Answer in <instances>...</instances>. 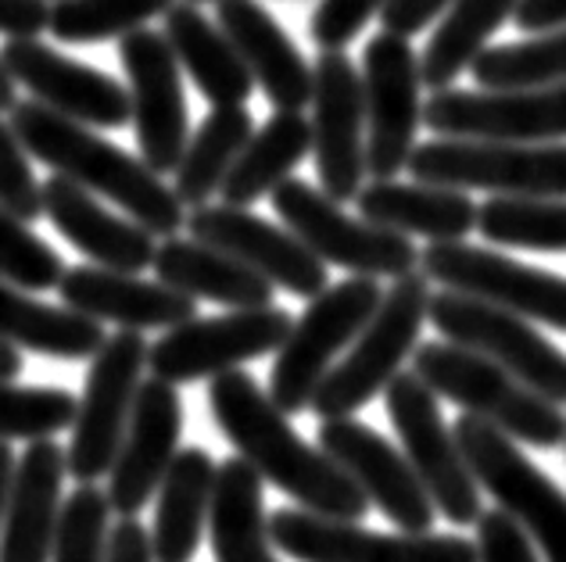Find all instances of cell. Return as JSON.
<instances>
[{"instance_id": "obj_53", "label": "cell", "mask_w": 566, "mask_h": 562, "mask_svg": "<svg viewBox=\"0 0 566 562\" xmlns=\"http://www.w3.org/2000/svg\"><path fill=\"white\" fill-rule=\"evenodd\" d=\"M563 445H566V437H563Z\"/></svg>"}, {"instance_id": "obj_1", "label": "cell", "mask_w": 566, "mask_h": 562, "mask_svg": "<svg viewBox=\"0 0 566 562\" xmlns=\"http://www.w3.org/2000/svg\"><path fill=\"white\" fill-rule=\"evenodd\" d=\"M208 409H212L216 426L237 448V455L248 458L262 480L276 484L302 509L355 523L369 512L363 487L323 448L305 445L287 423V412H280L273 397L259 388V380L244 373L241 365L212 377Z\"/></svg>"}, {"instance_id": "obj_10", "label": "cell", "mask_w": 566, "mask_h": 562, "mask_svg": "<svg viewBox=\"0 0 566 562\" xmlns=\"http://www.w3.org/2000/svg\"><path fill=\"white\" fill-rule=\"evenodd\" d=\"M147 348L151 344H144L140 330H118L94 351L72 420V445L65 448V469L80 484L112 473L147 369Z\"/></svg>"}, {"instance_id": "obj_6", "label": "cell", "mask_w": 566, "mask_h": 562, "mask_svg": "<svg viewBox=\"0 0 566 562\" xmlns=\"http://www.w3.org/2000/svg\"><path fill=\"white\" fill-rule=\"evenodd\" d=\"M452 434L476 484L499 501V509L524 527L548 562H566V495L559 487L516 448L510 434L473 412L455 420Z\"/></svg>"}, {"instance_id": "obj_38", "label": "cell", "mask_w": 566, "mask_h": 562, "mask_svg": "<svg viewBox=\"0 0 566 562\" xmlns=\"http://www.w3.org/2000/svg\"><path fill=\"white\" fill-rule=\"evenodd\" d=\"M176 0H54L51 33L62 43L118 40L166 14Z\"/></svg>"}, {"instance_id": "obj_14", "label": "cell", "mask_w": 566, "mask_h": 562, "mask_svg": "<svg viewBox=\"0 0 566 562\" xmlns=\"http://www.w3.org/2000/svg\"><path fill=\"white\" fill-rule=\"evenodd\" d=\"M423 76L409 36L380 33L363 54V105H366V172L395 180L409 166L416 129L423 126Z\"/></svg>"}, {"instance_id": "obj_19", "label": "cell", "mask_w": 566, "mask_h": 562, "mask_svg": "<svg viewBox=\"0 0 566 562\" xmlns=\"http://www.w3.org/2000/svg\"><path fill=\"white\" fill-rule=\"evenodd\" d=\"M319 448L363 487L369 506H377L387 520L406 534H423L434 527V501L409 466L406 452L352 416L319 423Z\"/></svg>"}, {"instance_id": "obj_7", "label": "cell", "mask_w": 566, "mask_h": 562, "mask_svg": "<svg viewBox=\"0 0 566 562\" xmlns=\"http://www.w3.org/2000/svg\"><path fill=\"white\" fill-rule=\"evenodd\" d=\"M416 180L516 198H566V144H510L438 137L416 144L406 166Z\"/></svg>"}, {"instance_id": "obj_41", "label": "cell", "mask_w": 566, "mask_h": 562, "mask_svg": "<svg viewBox=\"0 0 566 562\" xmlns=\"http://www.w3.org/2000/svg\"><path fill=\"white\" fill-rule=\"evenodd\" d=\"M65 273L62 255L0 204V276L25 290H51Z\"/></svg>"}, {"instance_id": "obj_30", "label": "cell", "mask_w": 566, "mask_h": 562, "mask_svg": "<svg viewBox=\"0 0 566 562\" xmlns=\"http://www.w3.org/2000/svg\"><path fill=\"white\" fill-rule=\"evenodd\" d=\"M216 463L205 448H180L158 487V509L151 527L155 562H190L212 509Z\"/></svg>"}, {"instance_id": "obj_9", "label": "cell", "mask_w": 566, "mask_h": 562, "mask_svg": "<svg viewBox=\"0 0 566 562\" xmlns=\"http://www.w3.org/2000/svg\"><path fill=\"white\" fill-rule=\"evenodd\" d=\"M427 319L434 322V330L444 340L484 354L548 402L566 405V354L556 344H548L531 327V319L459 290L430 294Z\"/></svg>"}, {"instance_id": "obj_17", "label": "cell", "mask_w": 566, "mask_h": 562, "mask_svg": "<svg viewBox=\"0 0 566 562\" xmlns=\"http://www.w3.org/2000/svg\"><path fill=\"white\" fill-rule=\"evenodd\" d=\"M423 126L459 140L556 144L566 140V83L481 94L444 86L423 105Z\"/></svg>"}, {"instance_id": "obj_29", "label": "cell", "mask_w": 566, "mask_h": 562, "mask_svg": "<svg viewBox=\"0 0 566 562\" xmlns=\"http://www.w3.org/2000/svg\"><path fill=\"white\" fill-rule=\"evenodd\" d=\"M155 273L161 284L190 294L193 301H216L227 308H262L273 305V284L262 273L248 269L227 251L193 236H166L155 251Z\"/></svg>"}, {"instance_id": "obj_31", "label": "cell", "mask_w": 566, "mask_h": 562, "mask_svg": "<svg viewBox=\"0 0 566 562\" xmlns=\"http://www.w3.org/2000/svg\"><path fill=\"white\" fill-rule=\"evenodd\" d=\"M208 534L216 562H280L262 509V477L241 455L216 466Z\"/></svg>"}, {"instance_id": "obj_45", "label": "cell", "mask_w": 566, "mask_h": 562, "mask_svg": "<svg viewBox=\"0 0 566 562\" xmlns=\"http://www.w3.org/2000/svg\"><path fill=\"white\" fill-rule=\"evenodd\" d=\"M449 4L452 0H387V4L380 8L384 33H398V36L423 33L430 22L441 19Z\"/></svg>"}, {"instance_id": "obj_22", "label": "cell", "mask_w": 566, "mask_h": 562, "mask_svg": "<svg viewBox=\"0 0 566 562\" xmlns=\"http://www.w3.org/2000/svg\"><path fill=\"white\" fill-rule=\"evenodd\" d=\"M184 434V402L176 383L140 380L137 402L129 412V426L112 463L108 501L118 516H140L144 506L158 495L161 480L180 452Z\"/></svg>"}, {"instance_id": "obj_51", "label": "cell", "mask_w": 566, "mask_h": 562, "mask_svg": "<svg viewBox=\"0 0 566 562\" xmlns=\"http://www.w3.org/2000/svg\"><path fill=\"white\" fill-rule=\"evenodd\" d=\"M14 105V79L8 76V68L0 65V112H11Z\"/></svg>"}, {"instance_id": "obj_15", "label": "cell", "mask_w": 566, "mask_h": 562, "mask_svg": "<svg viewBox=\"0 0 566 562\" xmlns=\"http://www.w3.org/2000/svg\"><path fill=\"white\" fill-rule=\"evenodd\" d=\"M118 62L129 79V123L137 129L140 158L144 166L166 176L180 166L190 137L184 68L176 62L166 33L147 25L118 36Z\"/></svg>"}, {"instance_id": "obj_28", "label": "cell", "mask_w": 566, "mask_h": 562, "mask_svg": "<svg viewBox=\"0 0 566 562\" xmlns=\"http://www.w3.org/2000/svg\"><path fill=\"white\" fill-rule=\"evenodd\" d=\"M166 40L205 100H212L216 108L248 105L255 79H251L244 57L237 54L219 22L208 19L193 0H180L166 11Z\"/></svg>"}, {"instance_id": "obj_47", "label": "cell", "mask_w": 566, "mask_h": 562, "mask_svg": "<svg viewBox=\"0 0 566 562\" xmlns=\"http://www.w3.org/2000/svg\"><path fill=\"white\" fill-rule=\"evenodd\" d=\"M104 562H155L151 530L137 516H123L108 534V559Z\"/></svg>"}, {"instance_id": "obj_34", "label": "cell", "mask_w": 566, "mask_h": 562, "mask_svg": "<svg viewBox=\"0 0 566 562\" xmlns=\"http://www.w3.org/2000/svg\"><path fill=\"white\" fill-rule=\"evenodd\" d=\"M251 132H255V118L244 105H222L205 115L198 132L187 137L180 166L172 169V190L184 201V209H201L208 198L219 194Z\"/></svg>"}, {"instance_id": "obj_4", "label": "cell", "mask_w": 566, "mask_h": 562, "mask_svg": "<svg viewBox=\"0 0 566 562\" xmlns=\"http://www.w3.org/2000/svg\"><path fill=\"white\" fill-rule=\"evenodd\" d=\"M427 305L430 279L416 269L398 276L391 290L380 298L377 312L352 340V351L319 380L308 409L319 420H337L352 416V412L374 402L377 394H384L401 362L416 351V340H420V330L427 322Z\"/></svg>"}, {"instance_id": "obj_20", "label": "cell", "mask_w": 566, "mask_h": 562, "mask_svg": "<svg viewBox=\"0 0 566 562\" xmlns=\"http://www.w3.org/2000/svg\"><path fill=\"white\" fill-rule=\"evenodd\" d=\"M0 65L33 94V100L57 115L97 129H123L129 123V91L123 83L48 47L36 36L8 40L0 47Z\"/></svg>"}, {"instance_id": "obj_33", "label": "cell", "mask_w": 566, "mask_h": 562, "mask_svg": "<svg viewBox=\"0 0 566 562\" xmlns=\"http://www.w3.org/2000/svg\"><path fill=\"white\" fill-rule=\"evenodd\" d=\"M312 151V123L302 112H276L259 132H251L244 151L222 180L219 194L227 204L248 209L287 180Z\"/></svg>"}, {"instance_id": "obj_44", "label": "cell", "mask_w": 566, "mask_h": 562, "mask_svg": "<svg viewBox=\"0 0 566 562\" xmlns=\"http://www.w3.org/2000/svg\"><path fill=\"white\" fill-rule=\"evenodd\" d=\"M476 555L481 562H538L524 527L513 523L502 509L476 516Z\"/></svg>"}, {"instance_id": "obj_48", "label": "cell", "mask_w": 566, "mask_h": 562, "mask_svg": "<svg viewBox=\"0 0 566 562\" xmlns=\"http://www.w3.org/2000/svg\"><path fill=\"white\" fill-rule=\"evenodd\" d=\"M513 25L524 33H548L566 25V0H516Z\"/></svg>"}, {"instance_id": "obj_26", "label": "cell", "mask_w": 566, "mask_h": 562, "mask_svg": "<svg viewBox=\"0 0 566 562\" xmlns=\"http://www.w3.org/2000/svg\"><path fill=\"white\" fill-rule=\"evenodd\" d=\"M216 22L276 112H302L312 105V65L270 11L255 0H219Z\"/></svg>"}, {"instance_id": "obj_24", "label": "cell", "mask_w": 566, "mask_h": 562, "mask_svg": "<svg viewBox=\"0 0 566 562\" xmlns=\"http://www.w3.org/2000/svg\"><path fill=\"white\" fill-rule=\"evenodd\" d=\"M43 215L65 241L83 251L94 265L123 273H144L155 262V233H147L140 223L108 212L86 187L72 183L69 176H51L40 187Z\"/></svg>"}, {"instance_id": "obj_25", "label": "cell", "mask_w": 566, "mask_h": 562, "mask_svg": "<svg viewBox=\"0 0 566 562\" xmlns=\"http://www.w3.org/2000/svg\"><path fill=\"white\" fill-rule=\"evenodd\" d=\"M65 473V452L57 441H29L25 455L14 463L0 523V562H51Z\"/></svg>"}, {"instance_id": "obj_11", "label": "cell", "mask_w": 566, "mask_h": 562, "mask_svg": "<svg viewBox=\"0 0 566 562\" xmlns=\"http://www.w3.org/2000/svg\"><path fill=\"white\" fill-rule=\"evenodd\" d=\"M387 416L401 437L409 466L427 487L434 509L444 512V520L455 527H470L481 516V484L459 452L455 434L444 426L438 394L416 373H398L384 388Z\"/></svg>"}, {"instance_id": "obj_8", "label": "cell", "mask_w": 566, "mask_h": 562, "mask_svg": "<svg viewBox=\"0 0 566 562\" xmlns=\"http://www.w3.org/2000/svg\"><path fill=\"white\" fill-rule=\"evenodd\" d=\"M270 198L273 212L287 223V230L323 262L377 279H398L420 265V251L406 233L366 223V219L359 223V219L345 215L334 198H326L305 180L287 176Z\"/></svg>"}, {"instance_id": "obj_18", "label": "cell", "mask_w": 566, "mask_h": 562, "mask_svg": "<svg viewBox=\"0 0 566 562\" xmlns=\"http://www.w3.org/2000/svg\"><path fill=\"white\" fill-rule=\"evenodd\" d=\"M312 155L319 187L337 204L355 201L366 180L363 76L345 51H319L312 65Z\"/></svg>"}, {"instance_id": "obj_3", "label": "cell", "mask_w": 566, "mask_h": 562, "mask_svg": "<svg viewBox=\"0 0 566 562\" xmlns=\"http://www.w3.org/2000/svg\"><path fill=\"white\" fill-rule=\"evenodd\" d=\"M412 373L438 397H449L459 409L495 423L513 441L542 452L563 445L566 416L559 405L531 391L527 383H520L484 354L459 348L452 340H430V344H416Z\"/></svg>"}, {"instance_id": "obj_39", "label": "cell", "mask_w": 566, "mask_h": 562, "mask_svg": "<svg viewBox=\"0 0 566 562\" xmlns=\"http://www.w3.org/2000/svg\"><path fill=\"white\" fill-rule=\"evenodd\" d=\"M112 534V501L94 484H80L57 509L51 562H104Z\"/></svg>"}, {"instance_id": "obj_36", "label": "cell", "mask_w": 566, "mask_h": 562, "mask_svg": "<svg viewBox=\"0 0 566 562\" xmlns=\"http://www.w3.org/2000/svg\"><path fill=\"white\" fill-rule=\"evenodd\" d=\"M476 233L488 244L566 255V198L495 194L476 204Z\"/></svg>"}, {"instance_id": "obj_23", "label": "cell", "mask_w": 566, "mask_h": 562, "mask_svg": "<svg viewBox=\"0 0 566 562\" xmlns=\"http://www.w3.org/2000/svg\"><path fill=\"white\" fill-rule=\"evenodd\" d=\"M57 298L97 322L118 330H169L198 316V301L161 279H140L137 273L76 265L57 279Z\"/></svg>"}, {"instance_id": "obj_40", "label": "cell", "mask_w": 566, "mask_h": 562, "mask_svg": "<svg viewBox=\"0 0 566 562\" xmlns=\"http://www.w3.org/2000/svg\"><path fill=\"white\" fill-rule=\"evenodd\" d=\"M76 397L62 388H19L0 380V441H43L72 426Z\"/></svg>"}, {"instance_id": "obj_2", "label": "cell", "mask_w": 566, "mask_h": 562, "mask_svg": "<svg viewBox=\"0 0 566 562\" xmlns=\"http://www.w3.org/2000/svg\"><path fill=\"white\" fill-rule=\"evenodd\" d=\"M8 126L36 161L51 166L57 176H69L91 194L108 198L147 233L176 236V230L187 226V209L176 190L151 166H144V158L126 155L86 123L57 115L40 100H14Z\"/></svg>"}, {"instance_id": "obj_13", "label": "cell", "mask_w": 566, "mask_h": 562, "mask_svg": "<svg viewBox=\"0 0 566 562\" xmlns=\"http://www.w3.org/2000/svg\"><path fill=\"white\" fill-rule=\"evenodd\" d=\"M420 273L438 279L444 290L470 294L476 301L499 305L505 312L566 333V279L548 269H534L463 241H430V247L420 251Z\"/></svg>"}, {"instance_id": "obj_12", "label": "cell", "mask_w": 566, "mask_h": 562, "mask_svg": "<svg viewBox=\"0 0 566 562\" xmlns=\"http://www.w3.org/2000/svg\"><path fill=\"white\" fill-rule=\"evenodd\" d=\"M291 316L276 305L262 308H233L227 316L187 319L169 327L147 348V369L166 383H198L212 380L227 369L255 362L273 354L291 330Z\"/></svg>"}, {"instance_id": "obj_35", "label": "cell", "mask_w": 566, "mask_h": 562, "mask_svg": "<svg viewBox=\"0 0 566 562\" xmlns=\"http://www.w3.org/2000/svg\"><path fill=\"white\" fill-rule=\"evenodd\" d=\"M516 0H452L444 8V22L434 29L420 57V76L430 91H444L473 65L491 33L513 19Z\"/></svg>"}, {"instance_id": "obj_16", "label": "cell", "mask_w": 566, "mask_h": 562, "mask_svg": "<svg viewBox=\"0 0 566 562\" xmlns=\"http://www.w3.org/2000/svg\"><path fill=\"white\" fill-rule=\"evenodd\" d=\"M273 544L297 562H481L476 544L455 534H374L355 520H331L308 509L270 516Z\"/></svg>"}, {"instance_id": "obj_49", "label": "cell", "mask_w": 566, "mask_h": 562, "mask_svg": "<svg viewBox=\"0 0 566 562\" xmlns=\"http://www.w3.org/2000/svg\"><path fill=\"white\" fill-rule=\"evenodd\" d=\"M14 452L8 441H0V523H4V506H8V491H11V477H14Z\"/></svg>"}, {"instance_id": "obj_5", "label": "cell", "mask_w": 566, "mask_h": 562, "mask_svg": "<svg viewBox=\"0 0 566 562\" xmlns=\"http://www.w3.org/2000/svg\"><path fill=\"white\" fill-rule=\"evenodd\" d=\"M384 290L377 276H352L334 287H323L316 298H308L302 319L291 322L287 337L276 348L270 397L280 412H305L312 405L319 380L331 373V365L345 351L359 330L377 312Z\"/></svg>"}, {"instance_id": "obj_46", "label": "cell", "mask_w": 566, "mask_h": 562, "mask_svg": "<svg viewBox=\"0 0 566 562\" xmlns=\"http://www.w3.org/2000/svg\"><path fill=\"white\" fill-rule=\"evenodd\" d=\"M51 29V0H0V33L8 40L40 36Z\"/></svg>"}, {"instance_id": "obj_43", "label": "cell", "mask_w": 566, "mask_h": 562, "mask_svg": "<svg viewBox=\"0 0 566 562\" xmlns=\"http://www.w3.org/2000/svg\"><path fill=\"white\" fill-rule=\"evenodd\" d=\"M384 4L387 0H319V8L312 11L308 36L323 51H340L363 33L374 14H380Z\"/></svg>"}, {"instance_id": "obj_52", "label": "cell", "mask_w": 566, "mask_h": 562, "mask_svg": "<svg viewBox=\"0 0 566 562\" xmlns=\"http://www.w3.org/2000/svg\"><path fill=\"white\" fill-rule=\"evenodd\" d=\"M193 4H208V0H193ZM216 4H219V0H216Z\"/></svg>"}, {"instance_id": "obj_50", "label": "cell", "mask_w": 566, "mask_h": 562, "mask_svg": "<svg viewBox=\"0 0 566 562\" xmlns=\"http://www.w3.org/2000/svg\"><path fill=\"white\" fill-rule=\"evenodd\" d=\"M22 373V351L8 344V340H0V380H14Z\"/></svg>"}, {"instance_id": "obj_37", "label": "cell", "mask_w": 566, "mask_h": 562, "mask_svg": "<svg viewBox=\"0 0 566 562\" xmlns=\"http://www.w3.org/2000/svg\"><path fill=\"white\" fill-rule=\"evenodd\" d=\"M473 79L484 91H513V86H553L566 83V25L538 33L527 43L484 47L473 57Z\"/></svg>"}, {"instance_id": "obj_32", "label": "cell", "mask_w": 566, "mask_h": 562, "mask_svg": "<svg viewBox=\"0 0 566 562\" xmlns=\"http://www.w3.org/2000/svg\"><path fill=\"white\" fill-rule=\"evenodd\" d=\"M104 327L97 319L76 312V308H57L29 298L25 287L0 276V340L14 348L62 362L94 359V351L104 344Z\"/></svg>"}, {"instance_id": "obj_21", "label": "cell", "mask_w": 566, "mask_h": 562, "mask_svg": "<svg viewBox=\"0 0 566 562\" xmlns=\"http://www.w3.org/2000/svg\"><path fill=\"white\" fill-rule=\"evenodd\" d=\"M193 241H205L227 251L248 269L262 273L273 287H283L297 298H316L326 287V262L297 241L287 226L265 223L262 215L237 209V204H201L187 215Z\"/></svg>"}, {"instance_id": "obj_27", "label": "cell", "mask_w": 566, "mask_h": 562, "mask_svg": "<svg viewBox=\"0 0 566 562\" xmlns=\"http://www.w3.org/2000/svg\"><path fill=\"white\" fill-rule=\"evenodd\" d=\"M359 215L366 223L387 226L406 236H427V241H463L476 230V204L467 190L441 183H395L374 180L359 194Z\"/></svg>"}, {"instance_id": "obj_42", "label": "cell", "mask_w": 566, "mask_h": 562, "mask_svg": "<svg viewBox=\"0 0 566 562\" xmlns=\"http://www.w3.org/2000/svg\"><path fill=\"white\" fill-rule=\"evenodd\" d=\"M0 204L11 215H19L22 223H36L43 215V194L25 158V147L4 123H0Z\"/></svg>"}]
</instances>
